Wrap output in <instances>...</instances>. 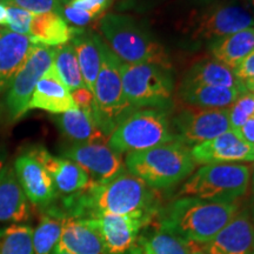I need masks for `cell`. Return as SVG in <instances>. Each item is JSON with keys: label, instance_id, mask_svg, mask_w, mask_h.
Here are the masks:
<instances>
[{"label": "cell", "instance_id": "ac0fdd59", "mask_svg": "<svg viewBox=\"0 0 254 254\" xmlns=\"http://www.w3.org/2000/svg\"><path fill=\"white\" fill-rule=\"evenodd\" d=\"M56 251L69 254H107L97 228L88 218L66 217Z\"/></svg>", "mask_w": 254, "mask_h": 254}, {"label": "cell", "instance_id": "ee69618b", "mask_svg": "<svg viewBox=\"0 0 254 254\" xmlns=\"http://www.w3.org/2000/svg\"><path fill=\"white\" fill-rule=\"evenodd\" d=\"M7 20V5L5 2H0V26H5Z\"/></svg>", "mask_w": 254, "mask_h": 254}, {"label": "cell", "instance_id": "6da1fadb", "mask_svg": "<svg viewBox=\"0 0 254 254\" xmlns=\"http://www.w3.org/2000/svg\"><path fill=\"white\" fill-rule=\"evenodd\" d=\"M59 209L66 217L73 218L117 214L152 220L159 207L155 190L126 171L110 182H92L86 190L66 195Z\"/></svg>", "mask_w": 254, "mask_h": 254}, {"label": "cell", "instance_id": "9c48e42d", "mask_svg": "<svg viewBox=\"0 0 254 254\" xmlns=\"http://www.w3.org/2000/svg\"><path fill=\"white\" fill-rule=\"evenodd\" d=\"M177 141L171 128L168 112L138 110L119 124L110 135L107 145L119 154L150 150Z\"/></svg>", "mask_w": 254, "mask_h": 254}, {"label": "cell", "instance_id": "44dd1931", "mask_svg": "<svg viewBox=\"0 0 254 254\" xmlns=\"http://www.w3.org/2000/svg\"><path fill=\"white\" fill-rule=\"evenodd\" d=\"M31 217L30 201L25 195L13 167L0 172V224H23Z\"/></svg>", "mask_w": 254, "mask_h": 254}, {"label": "cell", "instance_id": "7402d4cb", "mask_svg": "<svg viewBox=\"0 0 254 254\" xmlns=\"http://www.w3.org/2000/svg\"><path fill=\"white\" fill-rule=\"evenodd\" d=\"M82 28L69 26L65 18L59 13L33 14L30 26V38L33 45L60 46L72 41Z\"/></svg>", "mask_w": 254, "mask_h": 254}, {"label": "cell", "instance_id": "7a4b0ae2", "mask_svg": "<svg viewBox=\"0 0 254 254\" xmlns=\"http://www.w3.org/2000/svg\"><path fill=\"white\" fill-rule=\"evenodd\" d=\"M239 202H212L194 196L178 198L159 208L158 230L176 234L190 243L205 244L233 219Z\"/></svg>", "mask_w": 254, "mask_h": 254}, {"label": "cell", "instance_id": "ffe728a7", "mask_svg": "<svg viewBox=\"0 0 254 254\" xmlns=\"http://www.w3.org/2000/svg\"><path fill=\"white\" fill-rule=\"evenodd\" d=\"M32 45L27 36L0 28V94L8 90L15 75L23 68Z\"/></svg>", "mask_w": 254, "mask_h": 254}, {"label": "cell", "instance_id": "cb8c5ba5", "mask_svg": "<svg viewBox=\"0 0 254 254\" xmlns=\"http://www.w3.org/2000/svg\"><path fill=\"white\" fill-rule=\"evenodd\" d=\"M180 85H211L237 88L249 92L245 85L236 77L233 69L215 59H204L190 66Z\"/></svg>", "mask_w": 254, "mask_h": 254}, {"label": "cell", "instance_id": "8d00e7d4", "mask_svg": "<svg viewBox=\"0 0 254 254\" xmlns=\"http://www.w3.org/2000/svg\"><path fill=\"white\" fill-rule=\"evenodd\" d=\"M63 17L65 18V20H67L68 23L74 25V27L86 26V25H88L92 20L95 19L93 15L87 13V12L82 11V9L74 8L68 5H65V7H64Z\"/></svg>", "mask_w": 254, "mask_h": 254}, {"label": "cell", "instance_id": "bcb514c9", "mask_svg": "<svg viewBox=\"0 0 254 254\" xmlns=\"http://www.w3.org/2000/svg\"><path fill=\"white\" fill-rule=\"evenodd\" d=\"M57 1H59V2H60V4H62V5L64 6V5H67V4H68V2H69V1H71V0H57Z\"/></svg>", "mask_w": 254, "mask_h": 254}, {"label": "cell", "instance_id": "2e32d148", "mask_svg": "<svg viewBox=\"0 0 254 254\" xmlns=\"http://www.w3.org/2000/svg\"><path fill=\"white\" fill-rule=\"evenodd\" d=\"M201 245L207 254H254V224L249 207H241L213 239Z\"/></svg>", "mask_w": 254, "mask_h": 254}, {"label": "cell", "instance_id": "e0dca14e", "mask_svg": "<svg viewBox=\"0 0 254 254\" xmlns=\"http://www.w3.org/2000/svg\"><path fill=\"white\" fill-rule=\"evenodd\" d=\"M49 172L57 193L71 195L86 190L92 184L91 178L82 168L66 158H58L44 147L37 146L28 150Z\"/></svg>", "mask_w": 254, "mask_h": 254}, {"label": "cell", "instance_id": "d6a6232c", "mask_svg": "<svg viewBox=\"0 0 254 254\" xmlns=\"http://www.w3.org/2000/svg\"><path fill=\"white\" fill-rule=\"evenodd\" d=\"M32 18H33V14L26 9L14 5H7V20H6L5 26L14 33L28 37Z\"/></svg>", "mask_w": 254, "mask_h": 254}, {"label": "cell", "instance_id": "f1b7e54d", "mask_svg": "<svg viewBox=\"0 0 254 254\" xmlns=\"http://www.w3.org/2000/svg\"><path fill=\"white\" fill-rule=\"evenodd\" d=\"M53 51H55L53 66L58 73L60 80L67 87V90L73 92L79 88L86 87L72 44L57 46Z\"/></svg>", "mask_w": 254, "mask_h": 254}, {"label": "cell", "instance_id": "8fae6325", "mask_svg": "<svg viewBox=\"0 0 254 254\" xmlns=\"http://www.w3.org/2000/svg\"><path fill=\"white\" fill-rule=\"evenodd\" d=\"M177 141L193 147L231 131L228 109L185 107L170 118Z\"/></svg>", "mask_w": 254, "mask_h": 254}, {"label": "cell", "instance_id": "4316f807", "mask_svg": "<svg viewBox=\"0 0 254 254\" xmlns=\"http://www.w3.org/2000/svg\"><path fill=\"white\" fill-rule=\"evenodd\" d=\"M98 34L81 30L72 39V46L75 51L85 85L92 93L100 69V49Z\"/></svg>", "mask_w": 254, "mask_h": 254}, {"label": "cell", "instance_id": "816d5d0a", "mask_svg": "<svg viewBox=\"0 0 254 254\" xmlns=\"http://www.w3.org/2000/svg\"><path fill=\"white\" fill-rule=\"evenodd\" d=\"M141 254H144V253H142V252H141Z\"/></svg>", "mask_w": 254, "mask_h": 254}, {"label": "cell", "instance_id": "ab89813d", "mask_svg": "<svg viewBox=\"0 0 254 254\" xmlns=\"http://www.w3.org/2000/svg\"><path fill=\"white\" fill-rule=\"evenodd\" d=\"M238 133H239L247 142H250L251 145H254V118L250 119L249 122L244 124L243 127L238 131Z\"/></svg>", "mask_w": 254, "mask_h": 254}, {"label": "cell", "instance_id": "1f68e13d", "mask_svg": "<svg viewBox=\"0 0 254 254\" xmlns=\"http://www.w3.org/2000/svg\"><path fill=\"white\" fill-rule=\"evenodd\" d=\"M231 129L238 132L244 124L254 118V94L251 92L243 94L228 107Z\"/></svg>", "mask_w": 254, "mask_h": 254}, {"label": "cell", "instance_id": "74e56055", "mask_svg": "<svg viewBox=\"0 0 254 254\" xmlns=\"http://www.w3.org/2000/svg\"><path fill=\"white\" fill-rule=\"evenodd\" d=\"M72 99L74 101L75 106L82 111L93 114L94 106V95L87 87L79 88L72 92Z\"/></svg>", "mask_w": 254, "mask_h": 254}, {"label": "cell", "instance_id": "836d02e7", "mask_svg": "<svg viewBox=\"0 0 254 254\" xmlns=\"http://www.w3.org/2000/svg\"><path fill=\"white\" fill-rule=\"evenodd\" d=\"M6 5H14L26 9L32 14L59 13L63 15L64 6L57 0H5Z\"/></svg>", "mask_w": 254, "mask_h": 254}, {"label": "cell", "instance_id": "b9f144b4", "mask_svg": "<svg viewBox=\"0 0 254 254\" xmlns=\"http://www.w3.org/2000/svg\"><path fill=\"white\" fill-rule=\"evenodd\" d=\"M251 180H252V183H251V192H252V195H251V204L249 206V209H250L251 218H252L253 224H254V167H253L252 176H251Z\"/></svg>", "mask_w": 254, "mask_h": 254}, {"label": "cell", "instance_id": "60d3db41", "mask_svg": "<svg viewBox=\"0 0 254 254\" xmlns=\"http://www.w3.org/2000/svg\"><path fill=\"white\" fill-rule=\"evenodd\" d=\"M190 5L194 6V8H202L207 6L218 5V4H226V2L238 1V0H187Z\"/></svg>", "mask_w": 254, "mask_h": 254}, {"label": "cell", "instance_id": "d590c367", "mask_svg": "<svg viewBox=\"0 0 254 254\" xmlns=\"http://www.w3.org/2000/svg\"><path fill=\"white\" fill-rule=\"evenodd\" d=\"M236 77L243 82L244 85L250 84L254 81V50L246 56L236 68L233 69Z\"/></svg>", "mask_w": 254, "mask_h": 254}, {"label": "cell", "instance_id": "3957f363", "mask_svg": "<svg viewBox=\"0 0 254 254\" xmlns=\"http://www.w3.org/2000/svg\"><path fill=\"white\" fill-rule=\"evenodd\" d=\"M99 30L111 51L125 64H155L172 68L170 55L144 23L122 13L101 17Z\"/></svg>", "mask_w": 254, "mask_h": 254}, {"label": "cell", "instance_id": "c3c4849f", "mask_svg": "<svg viewBox=\"0 0 254 254\" xmlns=\"http://www.w3.org/2000/svg\"><path fill=\"white\" fill-rule=\"evenodd\" d=\"M53 254H69V253H65V252H57V251H56V252L53 253Z\"/></svg>", "mask_w": 254, "mask_h": 254}, {"label": "cell", "instance_id": "f5cc1de1", "mask_svg": "<svg viewBox=\"0 0 254 254\" xmlns=\"http://www.w3.org/2000/svg\"><path fill=\"white\" fill-rule=\"evenodd\" d=\"M4 2H5V0H4Z\"/></svg>", "mask_w": 254, "mask_h": 254}, {"label": "cell", "instance_id": "8992f818", "mask_svg": "<svg viewBox=\"0 0 254 254\" xmlns=\"http://www.w3.org/2000/svg\"><path fill=\"white\" fill-rule=\"evenodd\" d=\"M100 69L94 84L93 119L107 138L127 117L135 112L124 93L120 77V59L105 41L98 37Z\"/></svg>", "mask_w": 254, "mask_h": 254}, {"label": "cell", "instance_id": "f907efd6", "mask_svg": "<svg viewBox=\"0 0 254 254\" xmlns=\"http://www.w3.org/2000/svg\"><path fill=\"white\" fill-rule=\"evenodd\" d=\"M0 2H4V0H0Z\"/></svg>", "mask_w": 254, "mask_h": 254}, {"label": "cell", "instance_id": "52a82bcc", "mask_svg": "<svg viewBox=\"0 0 254 254\" xmlns=\"http://www.w3.org/2000/svg\"><path fill=\"white\" fill-rule=\"evenodd\" d=\"M120 77L124 93L133 109L168 112L173 107L172 68L155 64L120 63Z\"/></svg>", "mask_w": 254, "mask_h": 254}, {"label": "cell", "instance_id": "7bdbcfd3", "mask_svg": "<svg viewBox=\"0 0 254 254\" xmlns=\"http://www.w3.org/2000/svg\"><path fill=\"white\" fill-rule=\"evenodd\" d=\"M189 254H207L201 244L190 243V253Z\"/></svg>", "mask_w": 254, "mask_h": 254}, {"label": "cell", "instance_id": "4dcf8cb0", "mask_svg": "<svg viewBox=\"0 0 254 254\" xmlns=\"http://www.w3.org/2000/svg\"><path fill=\"white\" fill-rule=\"evenodd\" d=\"M142 253L144 254H189L190 241L157 230L150 238L142 240Z\"/></svg>", "mask_w": 254, "mask_h": 254}, {"label": "cell", "instance_id": "5b68a950", "mask_svg": "<svg viewBox=\"0 0 254 254\" xmlns=\"http://www.w3.org/2000/svg\"><path fill=\"white\" fill-rule=\"evenodd\" d=\"M250 27H254V14L232 1L194 8L179 25V34L183 46L192 50Z\"/></svg>", "mask_w": 254, "mask_h": 254}, {"label": "cell", "instance_id": "5bb4252c", "mask_svg": "<svg viewBox=\"0 0 254 254\" xmlns=\"http://www.w3.org/2000/svg\"><path fill=\"white\" fill-rule=\"evenodd\" d=\"M91 219L103 240L107 254H125L134 246L140 230L150 219L131 215L100 214Z\"/></svg>", "mask_w": 254, "mask_h": 254}, {"label": "cell", "instance_id": "4fadbf2b", "mask_svg": "<svg viewBox=\"0 0 254 254\" xmlns=\"http://www.w3.org/2000/svg\"><path fill=\"white\" fill-rule=\"evenodd\" d=\"M190 154L194 163L200 165L251 163L254 161V145L231 129L211 140L193 146Z\"/></svg>", "mask_w": 254, "mask_h": 254}, {"label": "cell", "instance_id": "d6986e66", "mask_svg": "<svg viewBox=\"0 0 254 254\" xmlns=\"http://www.w3.org/2000/svg\"><path fill=\"white\" fill-rule=\"evenodd\" d=\"M77 109L72 99L71 92L60 80L55 66L49 68L38 81L28 104L30 110H43L52 114H62Z\"/></svg>", "mask_w": 254, "mask_h": 254}, {"label": "cell", "instance_id": "f35d334b", "mask_svg": "<svg viewBox=\"0 0 254 254\" xmlns=\"http://www.w3.org/2000/svg\"><path fill=\"white\" fill-rule=\"evenodd\" d=\"M164 0H124L120 4V9H134L138 12H144L157 6Z\"/></svg>", "mask_w": 254, "mask_h": 254}, {"label": "cell", "instance_id": "9a60e30c", "mask_svg": "<svg viewBox=\"0 0 254 254\" xmlns=\"http://www.w3.org/2000/svg\"><path fill=\"white\" fill-rule=\"evenodd\" d=\"M14 172L31 204L47 208L57 199V190L49 172L38 159L27 151L14 161Z\"/></svg>", "mask_w": 254, "mask_h": 254}, {"label": "cell", "instance_id": "83f0119b", "mask_svg": "<svg viewBox=\"0 0 254 254\" xmlns=\"http://www.w3.org/2000/svg\"><path fill=\"white\" fill-rule=\"evenodd\" d=\"M66 215L58 207L49 206L41 215L39 224L33 228L34 254H53L58 245Z\"/></svg>", "mask_w": 254, "mask_h": 254}, {"label": "cell", "instance_id": "f546056e", "mask_svg": "<svg viewBox=\"0 0 254 254\" xmlns=\"http://www.w3.org/2000/svg\"><path fill=\"white\" fill-rule=\"evenodd\" d=\"M33 227L11 224L0 227V254H34Z\"/></svg>", "mask_w": 254, "mask_h": 254}, {"label": "cell", "instance_id": "e575fe53", "mask_svg": "<svg viewBox=\"0 0 254 254\" xmlns=\"http://www.w3.org/2000/svg\"><path fill=\"white\" fill-rule=\"evenodd\" d=\"M114 0H71L68 6L82 9L97 19L100 15H104L105 12L112 6Z\"/></svg>", "mask_w": 254, "mask_h": 254}, {"label": "cell", "instance_id": "7c38bea8", "mask_svg": "<svg viewBox=\"0 0 254 254\" xmlns=\"http://www.w3.org/2000/svg\"><path fill=\"white\" fill-rule=\"evenodd\" d=\"M63 157L79 165L97 184L110 182L127 171L122 154L106 142L73 144L63 151Z\"/></svg>", "mask_w": 254, "mask_h": 254}, {"label": "cell", "instance_id": "30bf717a", "mask_svg": "<svg viewBox=\"0 0 254 254\" xmlns=\"http://www.w3.org/2000/svg\"><path fill=\"white\" fill-rule=\"evenodd\" d=\"M55 51L53 47L32 45L30 55L23 68L9 85L5 97V110L11 122L21 119L28 111V104L38 81L52 66Z\"/></svg>", "mask_w": 254, "mask_h": 254}, {"label": "cell", "instance_id": "277c9868", "mask_svg": "<svg viewBox=\"0 0 254 254\" xmlns=\"http://www.w3.org/2000/svg\"><path fill=\"white\" fill-rule=\"evenodd\" d=\"M189 146L179 141L150 150L131 152L125 158L127 172L153 190H165L189 178L195 168Z\"/></svg>", "mask_w": 254, "mask_h": 254}, {"label": "cell", "instance_id": "ba28073f", "mask_svg": "<svg viewBox=\"0 0 254 254\" xmlns=\"http://www.w3.org/2000/svg\"><path fill=\"white\" fill-rule=\"evenodd\" d=\"M251 176L252 170L247 165H204L184 183L179 195L224 204L238 202L246 195Z\"/></svg>", "mask_w": 254, "mask_h": 254}, {"label": "cell", "instance_id": "d4e9b609", "mask_svg": "<svg viewBox=\"0 0 254 254\" xmlns=\"http://www.w3.org/2000/svg\"><path fill=\"white\" fill-rule=\"evenodd\" d=\"M247 93V92H246ZM180 98L190 106L202 109H228L245 92L211 85H180Z\"/></svg>", "mask_w": 254, "mask_h": 254}, {"label": "cell", "instance_id": "681fc988", "mask_svg": "<svg viewBox=\"0 0 254 254\" xmlns=\"http://www.w3.org/2000/svg\"><path fill=\"white\" fill-rule=\"evenodd\" d=\"M1 170H2V164H1V161H0V172H1Z\"/></svg>", "mask_w": 254, "mask_h": 254}, {"label": "cell", "instance_id": "7dc6e473", "mask_svg": "<svg viewBox=\"0 0 254 254\" xmlns=\"http://www.w3.org/2000/svg\"><path fill=\"white\" fill-rule=\"evenodd\" d=\"M249 2L251 4V6H252L253 9H254V0H249Z\"/></svg>", "mask_w": 254, "mask_h": 254}, {"label": "cell", "instance_id": "f6af8a7d", "mask_svg": "<svg viewBox=\"0 0 254 254\" xmlns=\"http://www.w3.org/2000/svg\"><path fill=\"white\" fill-rule=\"evenodd\" d=\"M246 88H247V91L251 92V93H252V94H254V81L253 82H250V84H247L246 85Z\"/></svg>", "mask_w": 254, "mask_h": 254}, {"label": "cell", "instance_id": "484cf974", "mask_svg": "<svg viewBox=\"0 0 254 254\" xmlns=\"http://www.w3.org/2000/svg\"><path fill=\"white\" fill-rule=\"evenodd\" d=\"M208 50L213 59L234 69L254 50V27L214 40L208 45Z\"/></svg>", "mask_w": 254, "mask_h": 254}, {"label": "cell", "instance_id": "603a6c76", "mask_svg": "<svg viewBox=\"0 0 254 254\" xmlns=\"http://www.w3.org/2000/svg\"><path fill=\"white\" fill-rule=\"evenodd\" d=\"M53 122L57 124L60 132L75 144L109 141V138L95 124L93 114L78 107L65 113L56 114Z\"/></svg>", "mask_w": 254, "mask_h": 254}]
</instances>
